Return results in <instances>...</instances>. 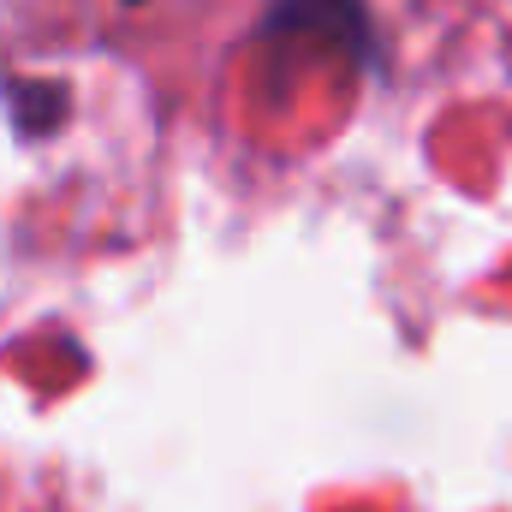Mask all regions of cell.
<instances>
[{
	"label": "cell",
	"instance_id": "obj_1",
	"mask_svg": "<svg viewBox=\"0 0 512 512\" xmlns=\"http://www.w3.org/2000/svg\"><path fill=\"white\" fill-rule=\"evenodd\" d=\"M126 6H149V0H126Z\"/></svg>",
	"mask_w": 512,
	"mask_h": 512
}]
</instances>
